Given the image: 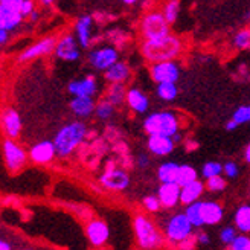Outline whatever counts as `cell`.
<instances>
[{"instance_id": "obj_1", "label": "cell", "mask_w": 250, "mask_h": 250, "mask_svg": "<svg viewBox=\"0 0 250 250\" xmlns=\"http://www.w3.org/2000/svg\"><path fill=\"white\" fill-rule=\"evenodd\" d=\"M183 51V43L176 35H167L156 40H145L141 46V52L148 62H160L177 60Z\"/></svg>"}, {"instance_id": "obj_2", "label": "cell", "mask_w": 250, "mask_h": 250, "mask_svg": "<svg viewBox=\"0 0 250 250\" xmlns=\"http://www.w3.org/2000/svg\"><path fill=\"white\" fill-rule=\"evenodd\" d=\"M85 136H87V127L84 122L72 121V122L66 124L64 127H61L57 131V134L54 137L57 156L61 159L70 156L75 149L83 144Z\"/></svg>"}, {"instance_id": "obj_3", "label": "cell", "mask_w": 250, "mask_h": 250, "mask_svg": "<svg viewBox=\"0 0 250 250\" xmlns=\"http://www.w3.org/2000/svg\"><path fill=\"white\" fill-rule=\"evenodd\" d=\"M133 230L137 246L145 250L160 249L167 241L164 232L156 226L151 218H148L144 214H137L133 218Z\"/></svg>"}, {"instance_id": "obj_4", "label": "cell", "mask_w": 250, "mask_h": 250, "mask_svg": "<svg viewBox=\"0 0 250 250\" xmlns=\"http://www.w3.org/2000/svg\"><path fill=\"white\" fill-rule=\"evenodd\" d=\"M194 229L195 228L185 212H176L162 223V232L165 235L167 243L171 246H179L182 241L191 238Z\"/></svg>"}, {"instance_id": "obj_5", "label": "cell", "mask_w": 250, "mask_h": 250, "mask_svg": "<svg viewBox=\"0 0 250 250\" xmlns=\"http://www.w3.org/2000/svg\"><path fill=\"white\" fill-rule=\"evenodd\" d=\"M144 130L149 134H160V136H174L180 131V119L177 113L171 110L156 111V113L148 115L144 121Z\"/></svg>"}, {"instance_id": "obj_6", "label": "cell", "mask_w": 250, "mask_h": 250, "mask_svg": "<svg viewBox=\"0 0 250 250\" xmlns=\"http://www.w3.org/2000/svg\"><path fill=\"white\" fill-rule=\"evenodd\" d=\"M169 21L164 16V12L151 11L144 16L141 21V34L145 40H156L171 34Z\"/></svg>"}, {"instance_id": "obj_7", "label": "cell", "mask_w": 250, "mask_h": 250, "mask_svg": "<svg viewBox=\"0 0 250 250\" xmlns=\"http://www.w3.org/2000/svg\"><path fill=\"white\" fill-rule=\"evenodd\" d=\"M2 151H3V160H5V168L11 172L16 174L20 169H23L28 164V153L24 151V148L16 142V139L6 137L2 144Z\"/></svg>"}, {"instance_id": "obj_8", "label": "cell", "mask_w": 250, "mask_h": 250, "mask_svg": "<svg viewBox=\"0 0 250 250\" xmlns=\"http://www.w3.org/2000/svg\"><path fill=\"white\" fill-rule=\"evenodd\" d=\"M21 3L23 0H0V28L14 31L20 26L24 19Z\"/></svg>"}, {"instance_id": "obj_9", "label": "cell", "mask_w": 250, "mask_h": 250, "mask_svg": "<svg viewBox=\"0 0 250 250\" xmlns=\"http://www.w3.org/2000/svg\"><path fill=\"white\" fill-rule=\"evenodd\" d=\"M99 182L110 191H124L130 186V176L124 169L116 168L115 162H108Z\"/></svg>"}, {"instance_id": "obj_10", "label": "cell", "mask_w": 250, "mask_h": 250, "mask_svg": "<svg viewBox=\"0 0 250 250\" xmlns=\"http://www.w3.org/2000/svg\"><path fill=\"white\" fill-rule=\"evenodd\" d=\"M149 75H151V80L156 84L177 83L180 78V66L177 64L176 60L153 62V66L149 67Z\"/></svg>"}, {"instance_id": "obj_11", "label": "cell", "mask_w": 250, "mask_h": 250, "mask_svg": "<svg viewBox=\"0 0 250 250\" xmlns=\"http://www.w3.org/2000/svg\"><path fill=\"white\" fill-rule=\"evenodd\" d=\"M57 37L55 35H49V37H44L40 42H37L34 44H31L29 47L24 49L23 52H20L17 55V62H28L31 60H35L39 57H44V55H49L55 52V47H57Z\"/></svg>"}, {"instance_id": "obj_12", "label": "cell", "mask_w": 250, "mask_h": 250, "mask_svg": "<svg viewBox=\"0 0 250 250\" xmlns=\"http://www.w3.org/2000/svg\"><path fill=\"white\" fill-rule=\"evenodd\" d=\"M87 60H89V62L96 70L105 72L108 67L113 66L116 61H119V54L115 47L103 46V47L90 51L89 55H87Z\"/></svg>"}, {"instance_id": "obj_13", "label": "cell", "mask_w": 250, "mask_h": 250, "mask_svg": "<svg viewBox=\"0 0 250 250\" xmlns=\"http://www.w3.org/2000/svg\"><path fill=\"white\" fill-rule=\"evenodd\" d=\"M57 156V148L52 141H42L37 142L29 149V159L37 165L51 164Z\"/></svg>"}, {"instance_id": "obj_14", "label": "cell", "mask_w": 250, "mask_h": 250, "mask_svg": "<svg viewBox=\"0 0 250 250\" xmlns=\"http://www.w3.org/2000/svg\"><path fill=\"white\" fill-rule=\"evenodd\" d=\"M85 236L92 246L103 247L110 236L108 226L103 220H89V223L85 224Z\"/></svg>"}, {"instance_id": "obj_15", "label": "cell", "mask_w": 250, "mask_h": 250, "mask_svg": "<svg viewBox=\"0 0 250 250\" xmlns=\"http://www.w3.org/2000/svg\"><path fill=\"white\" fill-rule=\"evenodd\" d=\"M55 57L60 60H64V61H70V62L80 60L81 52L77 44V39H75L72 34L61 37L58 40L57 47H55Z\"/></svg>"}, {"instance_id": "obj_16", "label": "cell", "mask_w": 250, "mask_h": 250, "mask_svg": "<svg viewBox=\"0 0 250 250\" xmlns=\"http://www.w3.org/2000/svg\"><path fill=\"white\" fill-rule=\"evenodd\" d=\"M148 151L157 156V157H165L168 154H171L174 151V146H176V142H174L172 136H160V134H149L148 136Z\"/></svg>"}, {"instance_id": "obj_17", "label": "cell", "mask_w": 250, "mask_h": 250, "mask_svg": "<svg viewBox=\"0 0 250 250\" xmlns=\"http://www.w3.org/2000/svg\"><path fill=\"white\" fill-rule=\"evenodd\" d=\"M180 192H182V186L179 183L176 182L162 183L157 191V197L165 209H172L180 203Z\"/></svg>"}, {"instance_id": "obj_18", "label": "cell", "mask_w": 250, "mask_h": 250, "mask_svg": "<svg viewBox=\"0 0 250 250\" xmlns=\"http://www.w3.org/2000/svg\"><path fill=\"white\" fill-rule=\"evenodd\" d=\"M2 128L6 137L17 139L21 133V118L16 108H5L2 111Z\"/></svg>"}, {"instance_id": "obj_19", "label": "cell", "mask_w": 250, "mask_h": 250, "mask_svg": "<svg viewBox=\"0 0 250 250\" xmlns=\"http://www.w3.org/2000/svg\"><path fill=\"white\" fill-rule=\"evenodd\" d=\"M67 90L72 96H95L98 92V83L93 77H85L83 80H75L69 83Z\"/></svg>"}, {"instance_id": "obj_20", "label": "cell", "mask_w": 250, "mask_h": 250, "mask_svg": "<svg viewBox=\"0 0 250 250\" xmlns=\"http://www.w3.org/2000/svg\"><path fill=\"white\" fill-rule=\"evenodd\" d=\"M92 29H93V19L90 16H83L75 23V34H77L78 44L84 49L90 47L92 44Z\"/></svg>"}, {"instance_id": "obj_21", "label": "cell", "mask_w": 250, "mask_h": 250, "mask_svg": "<svg viewBox=\"0 0 250 250\" xmlns=\"http://www.w3.org/2000/svg\"><path fill=\"white\" fill-rule=\"evenodd\" d=\"M70 110L77 118H89L95 113L96 104L92 96H73L70 101Z\"/></svg>"}, {"instance_id": "obj_22", "label": "cell", "mask_w": 250, "mask_h": 250, "mask_svg": "<svg viewBox=\"0 0 250 250\" xmlns=\"http://www.w3.org/2000/svg\"><path fill=\"white\" fill-rule=\"evenodd\" d=\"M224 210L217 202H202V217L205 226H215L223 220Z\"/></svg>"}, {"instance_id": "obj_23", "label": "cell", "mask_w": 250, "mask_h": 250, "mask_svg": "<svg viewBox=\"0 0 250 250\" xmlns=\"http://www.w3.org/2000/svg\"><path fill=\"white\" fill-rule=\"evenodd\" d=\"M206 185L202 183L198 179L188 183L185 186H182V192H180V203L182 205H191L194 202H197V200H200V197H202L203 191H205Z\"/></svg>"}, {"instance_id": "obj_24", "label": "cell", "mask_w": 250, "mask_h": 250, "mask_svg": "<svg viewBox=\"0 0 250 250\" xmlns=\"http://www.w3.org/2000/svg\"><path fill=\"white\" fill-rule=\"evenodd\" d=\"M127 104L128 107L136 111V113H145V111H148V107H149V101H148V96L139 90V89H128L127 92Z\"/></svg>"}, {"instance_id": "obj_25", "label": "cell", "mask_w": 250, "mask_h": 250, "mask_svg": "<svg viewBox=\"0 0 250 250\" xmlns=\"http://www.w3.org/2000/svg\"><path fill=\"white\" fill-rule=\"evenodd\" d=\"M131 77V69L127 62L116 61L113 66L105 70V80L108 83H125Z\"/></svg>"}, {"instance_id": "obj_26", "label": "cell", "mask_w": 250, "mask_h": 250, "mask_svg": "<svg viewBox=\"0 0 250 250\" xmlns=\"http://www.w3.org/2000/svg\"><path fill=\"white\" fill-rule=\"evenodd\" d=\"M127 92L128 90L125 89L124 83H110L105 99H108L115 107H121L125 101H127Z\"/></svg>"}, {"instance_id": "obj_27", "label": "cell", "mask_w": 250, "mask_h": 250, "mask_svg": "<svg viewBox=\"0 0 250 250\" xmlns=\"http://www.w3.org/2000/svg\"><path fill=\"white\" fill-rule=\"evenodd\" d=\"M179 168L180 165L174 164V162H165L162 164L157 169V177L162 183H169L176 182L177 183V176H179Z\"/></svg>"}, {"instance_id": "obj_28", "label": "cell", "mask_w": 250, "mask_h": 250, "mask_svg": "<svg viewBox=\"0 0 250 250\" xmlns=\"http://www.w3.org/2000/svg\"><path fill=\"white\" fill-rule=\"evenodd\" d=\"M235 226L243 233H250V205H243L235 212Z\"/></svg>"}, {"instance_id": "obj_29", "label": "cell", "mask_w": 250, "mask_h": 250, "mask_svg": "<svg viewBox=\"0 0 250 250\" xmlns=\"http://www.w3.org/2000/svg\"><path fill=\"white\" fill-rule=\"evenodd\" d=\"M185 214L188 215V218H189V221L192 223L194 228L205 226L203 217H202V202H200V200H197V202H194L191 205H186Z\"/></svg>"}, {"instance_id": "obj_30", "label": "cell", "mask_w": 250, "mask_h": 250, "mask_svg": "<svg viewBox=\"0 0 250 250\" xmlns=\"http://www.w3.org/2000/svg\"><path fill=\"white\" fill-rule=\"evenodd\" d=\"M177 83H160L157 84V96L165 103H171L177 98L179 89H177Z\"/></svg>"}, {"instance_id": "obj_31", "label": "cell", "mask_w": 250, "mask_h": 250, "mask_svg": "<svg viewBox=\"0 0 250 250\" xmlns=\"http://www.w3.org/2000/svg\"><path fill=\"white\" fill-rule=\"evenodd\" d=\"M194 180H197V171H195V168H192L189 165H180L179 176H177V183L180 186H185V185L191 183Z\"/></svg>"}, {"instance_id": "obj_32", "label": "cell", "mask_w": 250, "mask_h": 250, "mask_svg": "<svg viewBox=\"0 0 250 250\" xmlns=\"http://www.w3.org/2000/svg\"><path fill=\"white\" fill-rule=\"evenodd\" d=\"M96 116L101 121H108L111 116L115 115V105L111 104L108 99H104V101L96 104V110H95Z\"/></svg>"}, {"instance_id": "obj_33", "label": "cell", "mask_w": 250, "mask_h": 250, "mask_svg": "<svg viewBox=\"0 0 250 250\" xmlns=\"http://www.w3.org/2000/svg\"><path fill=\"white\" fill-rule=\"evenodd\" d=\"M164 16L167 17V20L169 23H174L179 17V12H180V2L179 0H168L164 6Z\"/></svg>"}, {"instance_id": "obj_34", "label": "cell", "mask_w": 250, "mask_h": 250, "mask_svg": "<svg viewBox=\"0 0 250 250\" xmlns=\"http://www.w3.org/2000/svg\"><path fill=\"white\" fill-rule=\"evenodd\" d=\"M221 172H223V165L218 164V162H208V164H205L202 168V176L205 179L218 176V174H221Z\"/></svg>"}, {"instance_id": "obj_35", "label": "cell", "mask_w": 250, "mask_h": 250, "mask_svg": "<svg viewBox=\"0 0 250 250\" xmlns=\"http://www.w3.org/2000/svg\"><path fill=\"white\" fill-rule=\"evenodd\" d=\"M206 188L210 192H220L226 188V180L221 177V174H218V176L206 179Z\"/></svg>"}, {"instance_id": "obj_36", "label": "cell", "mask_w": 250, "mask_h": 250, "mask_svg": "<svg viewBox=\"0 0 250 250\" xmlns=\"http://www.w3.org/2000/svg\"><path fill=\"white\" fill-rule=\"evenodd\" d=\"M233 44L236 49L250 47V29H244V31H240L238 34H236L235 39H233Z\"/></svg>"}, {"instance_id": "obj_37", "label": "cell", "mask_w": 250, "mask_h": 250, "mask_svg": "<svg viewBox=\"0 0 250 250\" xmlns=\"http://www.w3.org/2000/svg\"><path fill=\"white\" fill-rule=\"evenodd\" d=\"M144 208L146 212H151V214H154V212H159L160 208H162V203L157 195H146L144 198Z\"/></svg>"}, {"instance_id": "obj_38", "label": "cell", "mask_w": 250, "mask_h": 250, "mask_svg": "<svg viewBox=\"0 0 250 250\" xmlns=\"http://www.w3.org/2000/svg\"><path fill=\"white\" fill-rule=\"evenodd\" d=\"M236 236H238V235H236V229L232 228V226H226L220 233V240H221V243L224 246H230Z\"/></svg>"}, {"instance_id": "obj_39", "label": "cell", "mask_w": 250, "mask_h": 250, "mask_svg": "<svg viewBox=\"0 0 250 250\" xmlns=\"http://www.w3.org/2000/svg\"><path fill=\"white\" fill-rule=\"evenodd\" d=\"M229 247L232 250H250V236L238 235Z\"/></svg>"}, {"instance_id": "obj_40", "label": "cell", "mask_w": 250, "mask_h": 250, "mask_svg": "<svg viewBox=\"0 0 250 250\" xmlns=\"http://www.w3.org/2000/svg\"><path fill=\"white\" fill-rule=\"evenodd\" d=\"M232 119H235L240 125L241 124H246V122H250V115H249V105H241L238 107L235 111H233V116Z\"/></svg>"}, {"instance_id": "obj_41", "label": "cell", "mask_w": 250, "mask_h": 250, "mask_svg": "<svg viewBox=\"0 0 250 250\" xmlns=\"http://www.w3.org/2000/svg\"><path fill=\"white\" fill-rule=\"evenodd\" d=\"M223 171L229 179H235L236 176H238L240 169H238V165H236L235 162H226V164L223 165Z\"/></svg>"}, {"instance_id": "obj_42", "label": "cell", "mask_w": 250, "mask_h": 250, "mask_svg": "<svg viewBox=\"0 0 250 250\" xmlns=\"http://www.w3.org/2000/svg\"><path fill=\"white\" fill-rule=\"evenodd\" d=\"M34 11H35V2H34V0H23V3H21V14L24 17H29Z\"/></svg>"}, {"instance_id": "obj_43", "label": "cell", "mask_w": 250, "mask_h": 250, "mask_svg": "<svg viewBox=\"0 0 250 250\" xmlns=\"http://www.w3.org/2000/svg\"><path fill=\"white\" fill-rule=\"evenodd\" d=\"M195 238H197V244L200 246H208L210 243V238H209V235L206 232H200L195 235Z\"/></svg>"}, {"instance_id": "obj_44", "label": "cell", "mask_w": 250, "mask_h": 250, "mask_svg": "<svg viewBox=\"0 0 250 250\" xmlns=\"http://www.w3.org/2000/svg\"><path fill=\"white\" fill-rule=\"evenodd\" d=\"M136 164H137V167H139V168H148V165H149V159H148L146 154L142 153V154L137 156Z\"/></svg>"}, {"instance_id": "obj_45", "label": "cell", "mask_w": 250, "mask_h": 250, "mask_svg": "<svg viewBox=\"0 0 250 250\" xmlns=\"http://www.w3.org/2000/svg\"><path fill=\"white\" fill-rule=\"evenodd\" d=\"M9 32L11 31H8L5 28H0V44H6L8 43V40H9Z\"/></svg>"}, {"instance_id": "obj_46", "label": "cell", "mask_w": 250, "mask_h": 250, "mask_svg": "<svg viewBox=\"0 0 250 250\" xmlns=\"http://www.w3.org/2000/svg\"><path fill=\"white\" fill-rule=\"evenodd\" d=\"M238 125H240V124L236 122L235 119H230V121L226 124V130H228V131H233V130H236V127H238Z\"/></svg>"}, {"instance_id": "obj_47", "label": "cell", "mask_w": 250, "mask_h": 250, "mask_svg": "<svg viewBox=\"0 0 250 250\" xmlns=\"http://www.w3.org/2000/svg\"><path fill=\"white\" fill-rule=\"evenodd\" d=\"M39 17H40V12L35 9V11L32 12V14H31V16H29L28 19H29V21H31V23H35L37 20H39Z\"/></svg>"}, {"instance_id": "obj_48", "label": "cell", "mask_w": 250, "mask_h": 250, "mask_svg": "<svg viewBox=\"0 0 250 250\" xmlns=\"http://www.w3.org/2000/svg\"><path fill=\"white\" fill-rule=\"evenodd\" d=\"M11 249L12 247H11V244L8 241H5V240L0 241V250H11Z\"/></svg>"}, {"instance_id": "obj_49", "label": "cell", "mask_w": 250, "mask_h": 250, "mask_svg": "<svg viewBox=\"0 0 250 250\" xmlns=\"http://www.w3.org/2000/svg\"><path fill=\"white\" fill-rule=\"evenodd\" d=\"M244 159H246V162H247V164H250V144L247 145L246 151H244Z\"/></svg>"}, {"instance_id": "obj_50", "label": "cell", "mask_w": 250, "mask_h": 250, "mask_svg": "<svg viewBox=\"0 0 250 250\" xmlns=\"http://www.w3.org/2000/svg\"><path fill=\"white\" fill-rule=\"evenodd\" d=\"M172 139H174V142H176V144L180 142V141H182V134H180V131H177L176 134H174V136H172Z\"/></svg>"}, {"instance_id": "obj_51", "label": "cell", "mask_w": 250, "mask_h": 250, "mask_svg": "<svg viewBox=\"0 0 250 250\" xmlns=\"http://www.w3.org/2000/svg\"><path fill=\"white\" fill-rule=\"evenodd\" d=\"M55 2V0H40V3L44 5V6H49V5H52Z\"/></svg>"}, {"instance_id": "obj_52", "label": "cell", "mask_w": 250, "mask_h": 250, "mask_svg": "<svg viewBox=\"0 0 250 250\" xmlns=\"http://www.w3.org/2000/svg\"><path fill=\"white\" fill-rule=\"evenodd\" d=\"M122 2L125 3V5H134L137 0H122Z\"/></svg>"}, {"instance_id": "obj_53", "label": "cell", "mask_w": 250, "mask_h": 250, "mask_svg": "<svg viewBox=\"0 0 250 250\" xmlns=\"http://www.w3.org/2000/svg\"><path fill=\"white\" fill-rule=\"evenodd\" d=\"M249 115H250V105H249Z\"/></svg>"}]
</instances>
